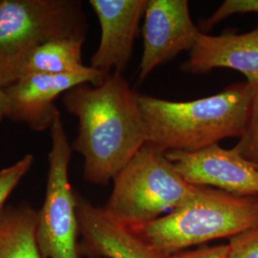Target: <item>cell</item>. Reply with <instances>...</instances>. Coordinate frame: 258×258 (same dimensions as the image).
I'll return each instance as SVG.
<instances>
[{
    "label": "cell",
    "mask_w": 258,
    "mask_h": 258,
    "mask_svg": "<svg viewBox=\"0 0 258 258\" xmlns=\"http://www.w3.org/2000/svg\"><path fill=\"white\" fill-rule=\"evenodd\" d=\"M37 211L21 202L0 213V258H43L36 239Z\"/></svg>",
    "instance_id": "5bb4252c"
},
{
    "label": "cell",
    "mask_w": 258,
    "mask_h": 258,
    "mask_svg": "<svg viewBox=\"0 0 258 258\" xmlns=\"http://www.w3.org/2000/svg\"><path fill=\"white\" fill-rule=\"evenodd\" d=\"M225 258H258V226L229 238Z\"/></svg>",
    "instance_id": "ac0fdd59"
},
{
    "label": "cell",
    "mask_w": 258,
    "mask_h": 258,
    "mask_svg": "<svg viewBox=\"0 0 258 258\" xmlns=\"http://www.w3.org/2000/svg\"><path fill=\"white\" fill-rule=\"evenodd\" d=\"M234 148L258 169V89L254 93L245 132Z\"/></svg>",
    "instance_id": "9a60e30c"
},
{
    "label": "cell",
    "mask_w": 258,
    "mask_h": 258,
    "mask_svg": "<svg viewBox=\"0 0 258 258\" xmlns=\"http://www.w3.org/2000/svg\"><path fill=\"white\" fill-rule=\"evenodd\" d=\"M7 108H8L7 97H6L4 89L0 86V122L4 118H6Z\"/></svg>",
    "instance_id": "ffe728a7"
},
{
    "label": "cell",
    "mask_w": 258,
    "mask_h": 258,
    "mask_svg": "<svg viewBox=\"0 0 258 258\" xmlns=\"http://www.w3.org/2000/svg\"><path fill=\"white\" fill-rule=\"evenodd\" d=\"M34 163V156L27 154L14 165L0 170V213L19 182L26 175Z\"/></svg>",
    "instance_id": "2e32d148"
},
{
    "label": "cell",
    "mask_w": 258,
    "mask_h": 258,
    "mask_svg": "<svg viewBox=\"0 0 258 258\" xmlns=\"http://www.w3.org/2000/svg\"><path fill=\"white\" fill-rule=\"evenodd\" d=\"M184 73L208 74L216 68H229L244 75L246 82L258 89V26L238 34L232 31L219 36L200 34L186 61Z\"/></svg>",
    "instance_id": "7c38bea8"
},
{
    "label": "cell",
    "mask_w": 258,
    "mask_h": 258,
    "mask_svg": "<svg viewBox=\"0 0 258 258\" xmlns=\"http://www.w3.org/2000/svg\"><path fill=\"white\" fill-rule=\"evenodd\" d=\"M80 252L87 258H167L102 208L76 194Z\"/></svg>",
    "instance_id": "8fae6325"
},
{
    "label": "cell",
    "mask_w": 258,
    "mask_h": 258,
    "mask_svg": "<svg viewBox=\"0 0 258 258\" xmlns=\"http://www.w3.org/2000/svg\"><path fill=\"white\" fill-rule=\"evenodd\" d=\"M87 21L78 0H0V86L12 83L20 61L54 39L85 40Z\"/></svg>",
    "instance_id": "5b68a950"
},
{
    "label": "cell",
    "mask_w": 258,
    "mask_h": 258,
    "mask_svg": "<svg viewBox=\"0 0 258 258\" xmlns=\"http://www.w3.org/2000/svg\"><path fill=\"white\" fill-rule=\"evenodd\" d=\"M255 91L247 82L189 102L138 94L147 143L165 151L195 152L227 138H241Z\"/></svg>",
    "instance_id": "7a4b0ae2"
},
{
    "label": "cell",
    "mask_w": 258,
    "mask_h": 258,
    "mask_svg": "<svg viewBox=\"0 0 258 258\" xmlns=\"http://www.w3.org/2000/svg\"><path fill=\"white\" fill-rule=\"evenodd\" d=\"M50 132L46 192L37 215V246L43 258H82L77 198L68 174L73 149L61 116L55 120Z\"/></svg>",
    "instance_id": "8992f818"
},
{
    "label": "cell",
    "mask_w": 258,
    "mask_h": 258,
    "mask_svg": "<svg viewBox=\"0 0 258 258\" xmlns=\"http://www.w3.org/2000/svg\"><path fill=\"white\" fill-rule=\"evenodd\" d=\"M258 14V0H226L208 19L200 20L199 30L209 32L222 20L236 14Z\"/></svg>",
    "instance_id": "e0dca14e"
},
{
    "label": "cell",
    "mask_w": 258,
    "mask_h": 258,
    "mask_svg": "<svg viewBox=\"0 0 258 258\" xmlns=\"http://www.w3.org/2000/svg\"><path fill=\"white\" fill-rule=\"evenodd\" d=\"M228 250V245H218L212 247H201L196 249H186L169 258H225Z\"/></svg>",
    "instance_id": "d6986e66"
},
{
    "label": "cell",
    "mask_w": 258,
    "mask_h": 258,
    "mask_svg": "<svg viewBox=\"0 0 258 258\" xmlns=\"http://www.w3.org/2000/svg\"><path fill=\"white\" fill-rule=\"evenodd\" d=\"M197 191L198 185L184 181L164 149L146 143L114 177L102 209L121 225L136 228L189 203Z\"/></svg>",
    "instance_id": "277c9868"
},
{
    "label": "cell",
    "mask_w": 258,
    "mask_h": 258,
    "mask_svg": "<svg viewBox=\"0 0 258 258\" xmlns=\"http://www.w3.org/2000/svg\"><path fill=\"white\" fill-rule=\"evenodd\" d=\"M166 156L188 184L239 196H258V169L234 148L213 145L195 152L166 151Z\"/></svg>",
    "instance_id": "9c48e42d"
},
{
    "label": "cell",
    "mask_w": 258,
    "mask_h": 258,
    "mask_svg": "<svg viewBox=\"0 0 258 258\" xmlns=\"http://www.w3.org/2000/svg\"><path fill=\"white\" fill-rule=\"evenodd\" d=\"M200 34L190 18L187 0H148L139 82L143 83L157 67L180 53L190 51Z\"/></svg>",
    "instance_id": "52a82bcc"
},
{
    "label": "cell",
    "mask_w": 258,
    "mask_h": 258,
    "mask_svg": "<svg viewBox=\"0 0 258 258\" xmlns=\"http://www.w3.org/2000/svg\"><path fill=\"white\" fill-rule=\"evenodd\" d=\"M84 41L83 39L60 38L38 45L17 66L11 84L30 75L55 76L87 70L89 66L83 64L82 56Z\"/></svg>",
    "instance_id": "4fadbf2b"
},
{
    "label": "cell",
    "mask_w": 258,
    "mask_h": 258,
    "mask_svg": "<svg viewBox=\"0 0 258 258\" xmlns=\"http://www.w3.org/2000/svg\"><path fill=\"white\" fill-rule=\"evenodd\" d=\"M101 26L99 47L90 59V67L104 74H122L133 55L140 21L148 0H90Z\"/></svg>",
    "instance_id": "30bf717a"
},
{
    "label": "cell",
    "mask_w": 258,
    "mask_h": 258,
    "mask_svg": "<svg viewBox=\"0 0 258 258\" xmlns=\"http://www.w3.org/2000/svg\"><path fill=\"white\" fill-rule=\"evenodd\" d=\"M258 226V196L198 185L192 201L148 224L130 228L167 258Z\"/></svg>",
    "instance_id": "3957f363"
},
{
    "label": "cell",
    "mask_w": 258,
    "mask_h": 258,
    "mask_svg": "<svg viewBox=\"0 0 258 258\" xmlns=\"http://www.w3.org/2000/svg\"><path fill=\"white\" fill-rule=\"evenodd\" d=\"M62 103L79 119L72 149L83 157L87 183L108 184L147 143L137 93L122 74L111 72L99 85H77Z\"/></svg>",
    "instance_id": "6da1fadb"
},
{
    "label": "cell",
    "mask_w": 258,
    "mask_h": 258,
    "mask_svg": "<svg viewBox=\"0 0 258 258\" xmlns=\"http://www.w3.org/2000/svg\"><path fill=\"white\" fill-rule=\"evenodd\" d=\"M107 75L89 66L74 74L23 77L4 88L8 102L6 118L23 122L34 131L50 129L60 117L55 104L57 97L83 83L99 85Z\"/></svg>",
    "instance_id": "ba28073f"
}]
</instances>
